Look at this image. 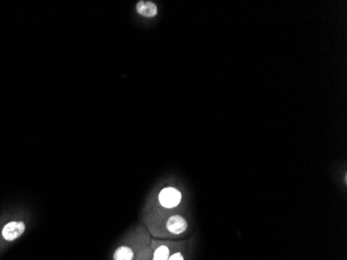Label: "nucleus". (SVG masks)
<instances>
[{
	"instance_id": "nucleus-6",
	"label": "nucleus",
	"mask_w": 347,
	"mask_h": 260,
	"mask_svg": "<svg viewBox=\"0 0 347 260\" xmlns=\"http://www.w3.org/2000/svg\"><path fill=\"white\" fill-rule=\"evenodd\" d=\"M170 254V250L166 246H160L154 253L153 260H167Z\"/></svg>"
},
{
	"instance_id": "nucleus-1",
	"label": "nucleus",
	"mask_w": 347,
	"mask_h": 260,
	"mask_svg": "<svg viewBox=\"0 0 347 260\" xmlns=\"http://www.w3.org/2000/svg\"><path fill=\"white\" fill-rule=\"evenodd\" d=\"M181 201L182 194L174 186H165L158 194V203L165 209H174Z\"/></svg>"
},
{
	"instance_id": "nucleus-2",
	"label": "nucleus",
	"mask_w": 347,
	"mask_h": 260,
	"mask_svg": "<svg viewBox=\"0 0 347 260\" xmlns=\"http://www.w3.org/2000/svg\"><path fill=\"white\" fill-rule=\"evenodd\" d=\"M25 228L23 221H10L3 226L1 234L5 241L12 242L24 233Z\"/></svg>"
},
{
	"instance_id": "nucleus-7",
	"label": "nucleus",
	"mask_w": 347,
	"mask_h": 260,
	"mask_svg": "<svg viewBox=\"0 0 347 260\" xmlns=\"http://www.w3.org/2000/svg\"><path fill=\"white\" fill-rule=\"evenodd\" d=\"M167 260H184V259L180 253H176L173 256H171L170 258H167Z\"/></svg>"
},
{
	"instance_id": "nucleus-4",
	"label": "nucleus",
	"mask_w": 347,
	"mask_h": 260,
	"mask_svg": "<svg viewBox=\"0 0 347 260\" xmlns=\"http://www.w3.org/2000/svg\"><path fill=\"white\" fill-rule=\"evenodd\" d=\"M136 12L143 17L153 18L158 14V6L153 1H139L136 3Z\"/></svg>"
},
{
	"instance_id": "nucleus-5",
	"label": "nucleus",
	"mask_w": 347,
	"mask_h": 260,
	"mask_svg": "<svg viewBox=\"0 0 347 260\" xmlns=\"http://www.w3.org/2000/svg\"><path fill=\"white\" fill-rule=\"evenodd\" d=\"M113 259L114 260H132L133 251L129 247L122 246L119 249H117V251L114 252Z\"/></svg>"
},
{
	"instance_id": "nucleus-3",
	"label": "nucleus",
	"mask_w": 347,
	"mask_h": 260,
	"mask_svg": "<svg viewBox=\"0 0 347 260\" xmlns=\"http://www.w3.org/2000/svg\"><path fill=\"white\" fill-rule=\"evenodd\" d=\"M187 226L188 225L186 220L180 214H173L169 216L165 223V228L167 229V231L175 235L184 233L186 231Z\"/></svg>"
}]
</instances>
